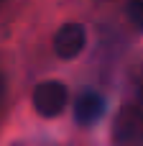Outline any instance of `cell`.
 I'll use <instances>...</instances> for the list:
<instances>
[{
    "label": "cell",
    "instance_id": "obj_5",
    "mask_svg": "<svg viewBox=\"0 0 143 146\" xmlns=\"http://www.w3.org/2000/svg\"><path fill=\"white\" fill-rule=\"evenodd\" d=\"M128 18L143 31V0H130L128 3Z\"/></svg>",
    "mask_w": 143,
    "mask_h": 146
},
{
    "label": "cell",
    "instance_id": "obj_6",
    "mask_svg": "<svg viewBox=\"0 0 143 146\" xmlns=\"http://www.w3.org/2000/svg\"><path fill=\"white\" fill-rule=\"evenodd\" d=\"M3 92H5V82H3V77H0V100H3Z\"/></svg>",
    "mask_w": 143,
    "mask_h": 146
},
{
    "label": "cell",
    "instance_id": "obj_3",
    "mask_svg": "<svg viewBox=\"0 0 143 146\" xmlns=\"http://www.w3.org/2000/svg\"><path fill=\"white\" fill-rule=\"evenodd\" d=\"M84 44H87V31H84V26H79V23H67V26H61V28L56 31V36H54V54H56L59 59H74V56L82 54Z\"/></svg>",
    "mask_w": 143,
    "mask_h": 146
},
{
    "label": "cell",
    "instance_id": "obj_4",
    "mask_svg": "<svg viewBox=\"0 0 143 146\" xmlns=\"http://www.w3.org/2000/svg\"><path fill=\"white\" fill-rule=\"evenodd\" d=\"M102 113H105V100L97 95V92H82L79 98H77V103H74V118H77V123H82V126H92V123H97L100 118H102Z\"/></svg>",
    "mask_w": 143,
    "mask_h": 146
},
{
    "label": "cell",
    "instance_id": "obj_1",
    "mask_svg": "<svg viewBox=\"0 0 143 146\" xmlns=\"http://www.w3.org/2000/svg\"><path fill=\"white\" fill-rule=\"evenodd\" d=\"M113 141L118 146H141L143 144V108L125 105L113 121Z\"/></svg>",
    "mask_w": 143,
    "mask_h": 146
},
{
    "label": "cell",
    "instance_id": "obj_2",
    "mask_svg": "<svg viewBox=\"0 0 143 146\" xmlns=\"http://www.w3.org/2000/svg\"><path fill=\"white\" fill-rule=\"evenodd\" d=\"M67 100H69L67 85L59 80H46V82L36 85V90H33V108L43 118H56L67 108Z\"/></svg>",
    "mask_w": 143,
    "mask_h": 146
}]
</instances>
